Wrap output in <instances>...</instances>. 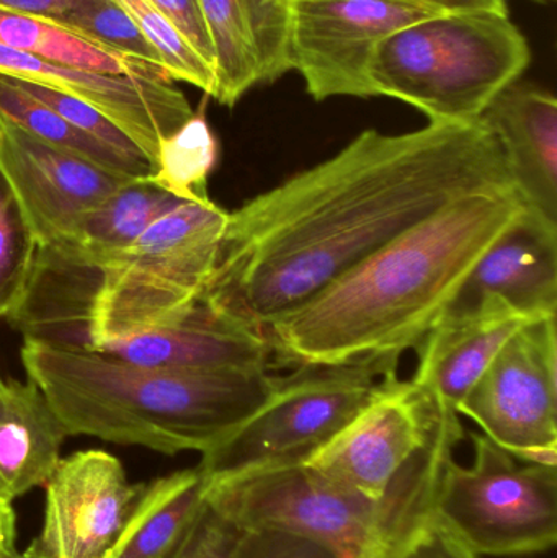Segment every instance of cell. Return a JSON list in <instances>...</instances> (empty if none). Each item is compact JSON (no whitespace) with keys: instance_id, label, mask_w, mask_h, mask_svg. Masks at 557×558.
Masks as SVG:
<instances>
[{"instance_id":"cell-7","label":"cell","mask_w":557,"mask_h":558,"mask_svg":"<svg viewBox=\"0 0 557 558\" xmlns=\"http://www.w3.org/2000/svg\"><path fill=\"white\" fill-rule=\"evenodd\" d=\"M470 468L448 459L434 517L477 557L548 553L557 543V465L517 459L484 435H471Z\"/></svg>"},{"instance_id":"cell-1","label":"cell","mask_w":557,"mask_h":558,"mask_svg":"<svg viewBox=\"0 0 557 558\" xmlns=\"http://www.w3.org/2000/svg\"><path fill=\"white\" fill-rule=\"evenodd\" d=\"M513 186L483 121L360 133L336 156L229 213L199 301L264 330L450 203Z\"/></svg>"},{"instance_id":"cell-14","label":"cell","mask_w":557,"mask_h":558,"mask_svg":"<svg viewBox=\"0 0 557 558\" xmlns=\"http://www.w3.org/2000/svg\"><path fill=\"white\" fill-rule=\"evenodd\" d=\"M0 75L62 92L97 108L156 162L164 137L193 117L172 81L78 71L0 43Z\"/></svg>"},{"instance_id":"cell-5","label":"cell","mask_w":557,"mask_h":558,"mask_svg":"<svg viewBox=\"0 0 557 558\" xmlns=\"http://www.w3.org/2000/svg\"><path fill=\"white\" fill-rule=\"evenodd\" d=\"M228 218L215 202H182L157 219L105 270L81 351L179 320L215 271Z\"/></svg>"},{"instance_id":"cell-11","label":"cell","mask_w":557,"mask_h":558,"mask_svg":"<svg viewBox=\"0 0 557 558\" xmlns=\"http://www.w3.org/2000/svg\"><path fill=\"white\" fill-rule=\"evenodd\" d=\"M435 422L432 400L412 380L399 379L395 369L386 374L372 402L307 462L340 487L382 501L427 445Z\"/></svg>"},{"instance_id":"cell-12","label":"cell","mask_w":557,"mask_h":558,"mask_svg":"<svg viewBox=\"0 0 557 558\" xmlns=\"http://www.w3.org/2000/svg\"><path fill=\"white\" fill-rule=\"evenodd\" d=\"M143 484L100 449L61 458L46 482L45 514L26 558H105L117 543Z\"/></svg>"},{"instance_id":"cell-36","label":"cell","mask_w":557,"mask_h":558,"mask_svg":"<svg viewBox=\"0 0 557 558\" xmlns=\"http://www.w3.org/2000/svg\"><path fill=\"white\" fill-rule=\"evenodd\" d=\"M0 558H26L23 556V554H20L19 550H16L15 546L7 547V549H3L2 553H0Z\"/></svg>"},{"instance_id":"cell-28","label":"cell","mask_w":557,"mask_h":558,"mask_svg":"<svg viewBox=\"0 0 557 558\" xmlns=\"http://www.w3.org/2000/svg\"><path fill=\"white\" fill-rule=\"evenodd\" d=\"M244 531L205 500L195 520L166 558H232Z\"/></svg>"},{"instance_id":"cell-31","label":"cell","mask_w":557,"mask_h":558,"mask_svg":"<svg viewBox=\"0 0 557 558\" xmlns=\"http://www.w3.org/2000/svg\"><path fill=\"white\" fill-rule=\"evenodd\" d=\"M402 558H481L432 517L422 524Z\"/></svg>"},{"instance_id":"cell-35","label":"cell","mask_w":557,"mask_h":558,"mask_svg":"<svg viewBox=\"0 0 557 558\" xmlns=\"http://www.w3.org/2000/svg\"><path fill=\"white\" fill-rule=\"evenodd\" d=\"M15 527H10V530H0V553L7 547L15 546Z\"/></svg>"},{"instance_id":"cell-27","label":"cell","mask_w":557,"mask_h":558,"mask_svg":"<svg viewBox=\"0 0 557 558\" xmlns=\"http://www.w3.org/2000/svg\"><path fill=\"white\" fill-rule=\"evenodd\" d=\"M10 81H12L16 87L22 88L29 97L41 101L46 107L55 110L59 117L64 118L72 126L77 128L78 131L87 134V136L94 137L95 141L104 144V146L110 147V149L117 150V153L124 154V156L133 157V159H147L143 150H141L113 121L108 120L101 111H98L97 108L90 107V105L78 100V98L71 97V95L52 90V88L49 87H43V85L16 81V78H10Z\"/></svg>"},{"instance_id":"cell-10","label":"cell","mask_w":557,"mask_h":558,"mask_svg":"<svg viewBox=\"0 0 557 558\" xmlns=\"http://www.w3.org/2000/svg\"><path fill=\"white\" fill-rule=\"evenodd\" d=\"M441 12L417 0H293L291 71L316 101L373 97L370 64L379 43Z\"/></svg>"},{"instance_id":"cell-25","label":"cell","mask_w":557,"mask_h":558,"mask_svg":"<svg viewBox=\"0 0 557 558\" xmlns=\"http://www.w3.org/2000/svg\"><path fill=\"white\" fill-rule=\"evenodd\" d=\"M36 244L32 229L0 175V318L9 317L28 286L35 262Z\"/></svg>"},{"instance_id":"cell-30","label":"cell","mask_w":557,"mask_h":558,"mask_svg":"<svg viewBox=\"0 0 557 558\" xmlns=\"http://www.w3.org/2000/svg\"><path fill=\"white\" fill-rule=\"evenodd\" d=\"M153 2L189 39L190 45L215 68L211 38H209L208 26L198 0H153Z\"/></svg>"},{"instance_id":"cell-8","label":"cell","mask_w":557,"mask_h":558,"mask_svg":"<svg viewBox=\"0 0 557 558\" xmlns=\"http://www.w3.org/2000/svg\"><path fill=\"white\" fill-rule=\"evenodd\" d=\"M405 481L408 465L385 500L373 501L300 462L208 482L206 501L241 531L293 534L356 558L385 533Z\"/></svg>"},{"instance_id":"cell-3","label":"cell","mask_w":557,"mask_h":558,"mask_svg":"<svg viewBox=\"0 0 557 558\" xmlns=\"http://www.w3.org/2000/svg\"><path fill=\"white\" fill-rule=\"evenodd\" d=\"M26 377L69 436L205 454L270 397V369L172 371L23 340Z\"/></svg>"},{"instance_id":"cell-33","label":"cell","mask_w":557,"mask_h":558,"mask_svg":"<svg viewBox=\"0 0 557 558\" xmlns=\"http://www.w3.org/2000/svg\"><path fill=\"white\" fill-rule=\"evenodd\" d=\"M417 2L427 3L445 12H453V10H502L509 12L507 0H417Z\"/></svg>"},{"instance_id":"cell-34","label":"cell","mask_w":557,"mask_h":558,"mask_svg":"<svg viewBox=\"0 0 557 558\" xmlns=\"http://www.w3.org/2000/svg\"><path fill=\"white\" fill-rule=\"evenodd\" d=\"M15 527V514L12 510V501L0 497V530H10Z\"/></svg>"},{"instance_id":"cell-15","label":"cell","mask_w":557,"mask_h":558,"mask_svg":"<svg viewBox=\"0 0 557 558\" xmlns=\"http://www.w3.org/2000/svg\"><path fill=\"white\" fill-rule=\"evenodd\" d=\"M92 353L172 371L270 369L267 333L198 301L179 320L101 341Z\"/></svg>"},{"instance_id":"cell-16","label":"cell","mask_w":557,"mask_h":558,"mask_svg":"<svg viewBox=\"0 0 557 558\" xmlns=\"http://www.w3.org/2000/svg\"><path fill=\"white\" fill-rule=\"evenodd\" d=\"M535 320L499 295H486L470 311L441 315L415 347L419 366L412 383L437 412L460 415L458 407L504 344Z\"/></svg>"},{"instance_id":"cell-37","label":"cell","mask_w":557,"mask_h":558,"mask_svg":"<svg viewBox=\"0 0 557 558\" xmlns=\"http://www.w3.org/2000/svg\"><path fill=\"white\" fill-rule=\"evenodd\" d=\"M532 2L540 3V5H548V3L556 2V0H532Z\"/></svg>"},{"instance_id":"cell-13","label":"cell","mask_w":557,"mask_h":558,"mask_svg":"<svg viewBox=\"0 0 557 558\" xmlns=\"http://www.w3.org/2000/svg\"><path fill=\"white\" fill-rule=\"evenodd\" d=\"M0 175L12 190L38 247L68 238L130 177L56 149L0 114Z\"/></svg>"},{"instance_id":"cell-29","label":"cell","mask_w":557,"mask_h":558,"mask_svg":"<svg viewBox=\"0 0 557 558\" xmlns=\"http://www.w3.org/2000/svg\"><path fill=\"white\" fill-rule=\"evenodd\" d=\"M232 558H349L339 550L293 534L244 531Z\"/></svg>"},{"instance_id":"cell-21","label":"cell","mask_w":557,"mask_h":558,"mask_svg":"<svg viewBox=\"0 0 557 558\" xmlns=\"http://www.w3.org/2000/svg\"><path fill=\"white\" fill-rule=\"evenodd\" d=\"M206 490L208 482L198 465L143 484L105 558H166L205 504Z\"/></svg>"},{"instance_id":"cell-26","label":"cell","mask_w":557,"mask_h":558,"mask_svg":"<svg viewBox=\"0 0 557 558\" xmlns=\"http://www.w3.org/2000/svg\"><path fill=\"white\" fill-rule=\"evenodd\" d=\"M56 22L101 45L110 46L126 54L137 56L164 68L156 49L113 0H87Z\"/></svg>"},{"instance_id":"cell-39","label":"cell","mask_w":557,"mask_h":558,"mask_svg":"<svg viewBox=\"0 0 557 558\" xmlns=\"http://www.w3.org/2000/svg\"><path fill=\"white\" fill-rule=\"evenodd\" d=\"M2 386H3V379H2V376H0V389H2Z\"/></svg>"},{"instance_id":"cell-6","label":"cell","mask_w":557,"mask_h":558,"mask_svg":"<svg viewBox=\"0 0 557 558\" xmlns=\"http://www.w3.org/2000/svg\"><path fill=\"white\" fill-rule=\"evenodd\" d=\"M398 356L298 366L277 376L267 402L219 445L202 454L206 482L307 462L378 393Z\"/></svg>"},{"instance_id":"cell-19","label":"cell","mask_w":557,"mask_h":558,"mask_svg":"<svg viewBox=\"0 0 557 558\" xmlns=\"http://www.w3.org/2000/svg\"><path fill=\"white\" fill-rule=\"evenodd\" d=\"M481 121L502 150L513 189L530 211L557 225V100L532 84L507 87Z\"/></svg>"},{"instance_id":"cell-24","label":"cell","mask_w":557,"mask_h":558,"mask_svg":"<svg viewBox=\"0 0 557 558\" xmlns=\"http://www.w3.org/2000/svg\"><path fill=\"white\" fill-rule=\"evenodd\" d=\"M153 45L172 82H185L215 97V68L190 45L153 0H113Z\"/></svg>"},{"instance_id":"cell-32","label":"cell","mask_w":557,"mask_h":558,"mask_svg":"<svg viewBox=\"0 0 557 558\" xmlns=\"http://www.w3.org/2000/svg\"><path fill=\"white\" fill-rule=\"evenodd\" d=\"M87 0H0V9L59 20Z\"/></svg>"},{"instance_id":"cell-18","label":"cell","mask_w":557,"mask_h":558,"mask_svg":"<svg viewBox=\"0 0 557 558\" xmlns=\"http://www.w3.org/2000/svg\"><path fill=\"white\" fill-rule=\"evenodd\" d=\"M486 295H499L532 317H556V222L526 208L484 252L445 314L470 311Z\"/></svg>"},{"instance_id":"cell-22","label":"cell","mask_w":557,"mask_h":558,"mask_svg":"<svg viewBox=\"0 0 557 558\" xmlns=\"http://www.w3.org/2000/svg\"><path fill=\"white\" fill-rule=\"evenodd\" d=\"M0 43L78 71L170 81L160 65L101 45L46 16L0 9Z\"/></svg>"},{"instance_id":"cell-9","label":"cell","mask_w":557,"mask_h":558,"mask_svg":"<svg viewBox=\"0 0 557 558\" xmlns=\"http://www.w3.org/2000/svg\"><path fill=\"white\" fill-rule=\"evenodd\" d=\"M458 413L520 461L557 465L556 317L540 318L517 331Z\"/></svg>"},{"instance_id":"cell-38","label":"cell","mask_w":557,"mask_h":558,"mask_svg":"<svg viewBox=\"0 0 557 558\" xmlns=\"http://www.w3.org/2000/svg\"><path fill=\"white\" fill-rule=\"evenodd\" d=\"M0 497L7 498V497H5V492H3L2 484H0ZM7 500H9V498H7ZM9 501H10V500H9Z\"/></svg>"},{"instance_id":"cell-4","label":"cell","mask_w":557,"mask_h":558,"mask_svg":"<svg viewBox=\"0 0 557 558\" xmlns=\"http://www.w3.org/2000/svg\"><path fill=\"white\" fill-rule=\"evenodd\" d=\"M530 62L532 49L509 12L453 10L386 36L370 84L373 97L404 101L431 123H476Z\"/></svg>"},{"instance_id":"cell-17","label":"cell","mask_w":557,"mask_h":558,"mask_svg":"<svg viewBox=\"0 0 557 558\" xmlns=\"http://www.w3.org/2000/svg\"><path fill=\"white\" fill-rule=\"evenodd\" d=\"M215 52V100L234 107L291 71L293 0H198Z\"/></svg>"},{"instance_id":"cell-2","label":"cell","mask_w":557,"mask_h":558,"mask_svg":"<svg viewBox=\"0 0 557 558\" xmlns=\"http://www.w3.org/2000/svg\"><path fill=\"white\" fill-rule=\"evenodd\" d=\"M525 209L513 186L438 209L271 322L265 328L271 366L401 357L440 320L484 252Z\"/></svg>"},{"instance_id":"cell-20","label":"cell","mask_w":557,"mask_h":558,"mask_svg":"<svg viewBox=\"0 0 557 558\" xmlns=\"http://www.w3.org/2000/svg\"><path fill=\"white\" fill-rule=\"evenodd\" d=\"M64 425L33 380L0 389V484L10 501L45 487L61 461Z\"/></svg>"},{"instance_id":"cell-23","label":"cell","mask_w":557,"mask_h":558,"mask_svg":"<svg viewBox=\"0 0 557 558\" xmlns=\"http://www.w3.org/2000/svg\"><path fill=\"white\" fill-rule=\"evenodd\" d=\"M218 157V140L198 111L160 141L154 173L146 180L182 202L209 203V177Z\"/></svg>"}]
</instances>
